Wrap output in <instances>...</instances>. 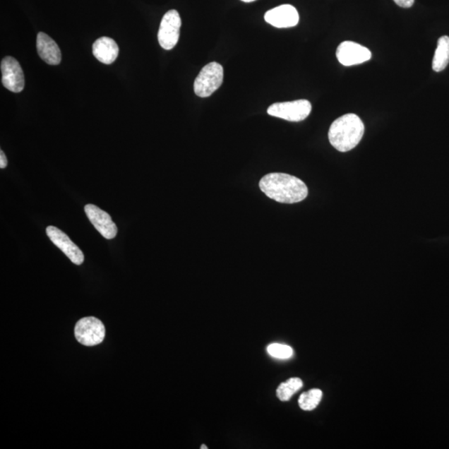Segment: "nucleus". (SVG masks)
Wrapping results in <instances>:
<instances>
[{
  "mask_svg": "<svg viewBox=\"0 0 449 449\" xmlns=\"http://www.w3.org/2000/svg\"><path fill=\"white\" fill-rule=\"evenodd\" d=\"M259 186L261 191L269 198L280 203H301L308 196L305 182L285 173H270L262 177Z\"/></svg>",
  "mask_w": 449,
  "mask_h": 449,
  "instance_id": "f257e3e1",
  "label": "nucleus"
},
{
  "mask_svg": "<svg viewBox=\"0 0 449 449\" xmlns=\"http://www.w3.org/2000/svg\"><path fill=\"white\" fill-rule=\"evenodd\" d=\"M364 125L357 114H345L337 119L329 130L330 143L339 152L354 149L361 141Z\"/></svg>",
  "mask_w": 449,
  "mask_h": 449,
  "instance_id": "f03ea898",
  "label": "nucleus"
},
{
  "mask_svg": "<svg viewBox=\"0 0 449 449\" xmlns=\"http://www.w3.org/2000/svg\"><path fill=\"white\" fill-rule=\"evenodd\" d=\"M224 69L221 64L210 63L200 70L194 82V92L200 97H208L222 86Z\"/></svg>",
  "mask_w": 449,
  "mask_h": 449,
  "instance_id": "7ed1b4c3",
  "label": "nucleus"
},
{
  "mask_svg": "<svg viewBox=\"0 0 449 449\" xmlns=\"http://www.w3.org/2000/svg\"><path fill=\"white\" fill-rule=\"evenodd\" d=\"M312 106L306 100L292 102H275L270 105L268 114L275 118L289 121H301L311 114Z\"/></svg>",
  "mask_w": 449,
  "mask_h": 449,
  "instance_id": "20e7f679",
  "label": "nucleus"
},
{
  "mask_svg": "<svg viewBox=\"0 0 449 449\" xmlns=\"http://www.w3.org/2000/svg\"><path fill=\"white\" fill-rule=\"evenodd\" d=\"M105 327L100 320L95 317H85L75 325V338L85 346L100 345L105 338Z\"/></svg>",
  "mask_w": 449,
  "mask_h": 449,
  "instance_id": "39448f33",
  "label": "nucleus"
},
{
  "mask_svg": "<svg viewBox=\"0 0 449 449\" xmlns=\"http://www.w3.org/2000/svg\"><path fill=\"white\" fill-rule=\"evenodd\" d=\"M181 20L179 13L172 9L165 13L158 31V42L162 49L171 50L179 40Z\"/></svg>",
  "mask_w": 449,
  "mask_h": 449,
  "instance_id": "423d86ee",
  "label": "nucleus"
},
{
  "mask_svg": "<svg viewBox=\"0 0 449 449\" xmlns=\"http://www.w3.org/2000/svg\"><path fill=\"white\" fill-rule=\"evenodd\" d=\"M2 83L13 92H20L25 88V74L20 63L8 56L1 62Z\"/></svg>",
  "mask_w": 449,
  "mask_h": 449,
  "instance_id": "0eeeda50",
  "label": "nucleus"
},
{
  "mask_svg": "<svg viewBox=\"0 0 449 449\" xmlns=\"http://www.w3.org/2000/svg\"><path fill=\"white\" fill-rule=\"evenodd\" d=\"M336 57L345 66L361 64L371 59L372 54L366 47L354 42L345 41L341 43L336 51Z\"/></svg>",
  "mask_w": 449,
  "mask_h": 449,
  "instance_id": "6e6552de",
  "label": "nucleus"
},
{
  "mask_svg": "<svg viewBox=\"0 0 449 449\" xmlns=\"http://www.w3.org/2000/svg\"><path fill=\"white\" fill-rule=\"evenodd\" d=\"M46 232L51 241L59 247L73 264L80 265L83 263V251L76 244H74L66 234L53 226L47 227Z\"/></svg>",
  "mask_w": 449,
  "mask_h": 449,
  "instance_id": "1a4fd4ad",
  "label": "nucleus"
},
{
  "mask_svg": "<svg viewBox=\"0 0 449 449\" xmlns=\"http://www.w3.org/2000/svg\"><path fill=\"white\" fill-rule=\"evenodd\" d=\"M84 210H85L87 217L93 224V227L105 239L112 240L115 238L116 234H118V227L112 222L109 214L92 204L86 205Z\"/></svg>",
  "mask_w": 449,
  "mask_h": 449,
  "instance_id": "9d476101",
  "label": "nucleus"
},
{
  "mask_svg": "<svg viewBox=\"0 0 449 449\" xmlns=\"http://www.w3.org/2000/svg\"><path fill=\"white\" fill-rule=\"evenodd\" d=\"M265 20L275 28L285 29L297 26L299 17L296 8L291 4H284L266 12Z\"/></svg>",
  "mask_w": 449,
  "mask_h": 449,
  "instance_id": "9b49d317",
  "label": "nucleus"
},
{
  "mask_svg": "<svg viewBox=\"0 0 449 449\" xmlns=\"http://www.w3.org/2000/svg\"><path fill=\"white\" fill-rule=\"evenodd\" d=\"M37 50L40 58L49 65H59L62 60V54L56 42L43 32L37 36Z\"/></svg>",
  "mask_w": 449,
  "mask_h": 449,
  "instance_id": "f8f14e48",
  "label": "nucleus"
},
{
  "mask_svg": "<svg viewBox=\"0 0 449 449\" xmlns=\"http://www.w3.org/2000/svg\"><path fill=\"white\" fill-rule=\"evenodd\" d=\"M119 45L109 37H101L92 44V54L104 64H111L118 58Z\"/></svg>",
  "mask_w": 449,
  "mask_h": 449,
  "instance_id": "ddd939ff",
  "label": "nucleus"
},
{
  "mask_svg": "<svg viewBox=\"0 0 449 449\" xmlns=\"http://www.w3.org/2000/svg\"><path fill=\"white\" fill-rule=\"evenodd\" d=\"M449 63V37L443 36L438 41L436 51L433 59V69L435 72H441Z\"/></svg>",
  "mask_w": 449,
  "mask_h": 449,
  "instance_id": "4468645a",
  "label": "nucleus"
},
{
  "mask_svg": "<svg viewBox=\"0 0 449 449\" xmlns=\"http://www.w3.org/2000/svg\"><path fill=\"white\" fill-rule=\"evenodd\" d=\"M302 386L303 382L301 378H289L287 381L280 383L277 390V397L280 400L288 401L297 391L301 389Z\"/></svg>",
  "mask_w": 449,
  "mask_h": 449,
  "instance_id": "2eb2a0df",
  "label": "nucleus"
},
{
  "mask_svg": "<svg viewBox=\"0 0 449 449\" xmlns=\"http://www.w3.org/2000/svg\"><path fill=\"white\" fill-rule=\"evenodd\" d=\"M322 391L319 389H313L304 393L299 399V405L301 409L306 411L315 409L322 399Z\"/></svg>",
  "mask_w": 449,
  "mask_h": 449,
  "instance_id": "dca6fc26",
  "label": "nucleus"
},
{
  "mask_svg": "<svg viewBox=\"0 0 449 449\" xmlns=\"http://www.w3.org/2000/svg\"><path fill=\"white\" fill-rule=\"evenodd\" d=\"M268 352L271 357L282 359L291 358L293 354V349L291 346L282 344L270 345Z\"/></svg>",
  "mask_w": 449,
  "mask_h": 449,
  "instance_id": "f3484780",
  "label": "nucleus"
},
{
  "mask_svg": "<svg viewBox=\"0 0 449 449\" xmlns=\"http://www.w3.org/2000/svg\"><path fill=\"white\" fill-rule=\"evenodd\" d=\"M394 2L401 8H409L414 6V0H394Z\"/></svg>",
  "mask_w": 449,
  "mask_h": 449,
  "instance_id": "a211bd4d",
  "label": "nucleus"
},
{
  "mask_svg": "<svg viewBox=\"0 0 449 449\" xmlns=\"http://www.w3.org/2000/svg\"><path fill=\"white\" fill-rule=\"evenodd\" d=\"M7 165L8 161L6 154H4V152L1 150V151H0V168H1V169H4V168H6Z\"/></svg>",
  "mask_w": 449,
  "mask_h": 449,
  "instance_id": "6ab92c4d",
  "label": "nucleus"
},
{
  "mask_svg": "<svg viewBox=\"0 0 449 449\" xmlns=\"http://www.w3.org/2000/svg\"><path fill=\"white\" fill-rule=\"evenodd\" d=\"M241 1L245 2V3H251V2L256 1V0H241Z\"/></svg>",
  "mask_w": 449,
  "mask_h": 449,
  "instance_id": "aec40b11",
  "label": "nucleus"
},
{
  "mask_svg": "<svg viewBox=\"0 0 449 449\" xmlns=\"http://www.w3.org/2000/svg\"><path fill=\"white\" fill-rule=\"evenodd\" d=\"M200 448H202V449H203V448H204V449H207L208 448H207V447H205V445H202V447H200Z\"/></svg>",
  "mask_w": 449,
  "mask_h": 449,
  "instance_id": "412c9836",
  "label": "nucleus"
}]
</instances>
